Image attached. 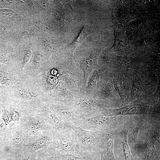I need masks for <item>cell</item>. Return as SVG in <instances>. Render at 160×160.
I'll list each match as a JSON object with an SVG mask.
<instances>
[{
	"label": "cell",
	"mask_w": 160,
	"mask_h": 160,
	"mask_svg": "<svg viewBox=\"0 0 160 160\" xmlns=\"http://www.w3.org/2000/svg\"><path fill=\"white\" fill-rule=\"evenodd\" d=\"M113 136L107 134L100 143L98 148L101 156L100 160H116L113 147Z\"/></svg>",
	"instance_id": "cell-12"
},
{
	"label": "cell",
	"mask_w": 160,
	"mask_h": 160,
	"mask_svg": "<svg viewBox=\"0 0 160 160\" xmlns=\"http://www.w3.org/2000/svg\"><path fill=\"white\" fill-rule=\"evenodd\" d=\"M129 129V128L124 130L120 133L122 135L123 140L122 141V148L124 153L125 160H133L132 156L127 141V136Z\"/></svg>",
	"instance_id": "cell-14"
},
{
	"label": "cell",
	"mask_w": 160,
	"mask_h": 160,
	"mask_svg": "<svg viewBox=\"0 0 160 160\" xmlns=\"http://www.w3.org/2000/svg\"><path fill=\"white\" fill-rule=\"evenodd\" d=\"M28 135L23 127L17 130L13 137V144L15 146L19 147L25 144L27 139Z\"/></svg>",
	"instance_id": "cell-15"
},
{
	"label": "cell",
	"mask_w": 160,
	"mask_h": 160,
	"mask_svg": "<svg viewBox=\"0 0 160 160\" xmlns=\"http://www.w3.org/2000/svg\"><path fill=\"white\" fill-rule=\"evenodd\" d=\"M6 92L10 101L21 109L33 111L47 100L36 83L29 78L20 77Z\"/></svg>",
	"instance_id": "cell-1"
},
{
	"label": "cell",
	"mask_w": 160,
	"mask_h": 160,
	"mask_svg": "<svg viewBox=\"0 0 160 160\" xmlns=\"http://www.w3.org/2000/svg\"><path fill=\"white\" fill-rule=\"evenodd\" d=\"M76 126L87 130L100 131L113 136L129 128L122 116H107L102 115L92 117H81Z\"/></svg>",
	"instance_id": "cell-2"
},
{
	"label": "cell",
	"mask_w": 160,
	"mask_h": 160,
	"mask_svg": "<svg viewBox=\"0 0 160 160\" xmlns=\"http://www.w3.org/2000/svg\"><path fill=\"white\" fill-rule=\"evenodd\" d=\"M3 113L2 119L4 120L6 125L12 121L10 114L8 111L4 108H2Z\"/></svg>",
	"instance_id": "cell-22"
},
{
	"label": "cell",
	"mask_w": 160,
	"mask_h": 160,
	"mask_svg": "<svg viewBox=\"0 0 160 160\" xmlns=\"http://www.w3.org/2000/svg\"><path fill=\"white\" fill-rule=\"evenodd\" d=\"M20 77V75L16 69L0 65V87L5 91L12 87Z\"/></svg>",
	"instance_id": "cell-10"
},
{
	"label": "cell",
	"mask_w": 160,
	"mask_h": 160,
	"mask_svg": "<svg viewBox=\"0 0 160 160\" xmlns=\"http://www.w3.org/2000/svg\"><path fill=\"white\" fill-rule=\"evenodd\" d=\"M89 154H84L82 156L78 157L69 153H60V159L63 160H90Z\"/></svg>",
	"instance_id": "cell-18"
},
{
	"label": "cell",
	"mask_w": 160,
	"mask_h": 160,
	"mask_svg": "<svg viewBox=\"0 0 160 160\" xmlns=\"http://www.w3.org/2000/svg\"><path fill=\"white\" fill-rule=\"evenodd\" d=\"M144 123L143 120L139 121L129 135L127 134V141L129 146L132 145L136 143L139 132Z\"/></svg>",
	"instance_id": "cell-16"
},
{
	"label": "cell",
	"mask_w": 160,
	"mask_h": 160,
	"mask_svg": "<svg viewBox=\"0 0 160 160\" xmlns=\"http://www.w3.org/2000/svg\"><path fill=\"white\" fill-rule=\"evenodd\" d=\"M103 111L101 114L107 116L145 114V105L143 103H131L118 108L107 109Z\"/></svg>",
	"instance_id": "cell-9"
},
{
	"label": "cell",
	"mask_w": 160,
	"mask_h": 160,
	"mask_svg": "<svg viewBox=\"0 0 160 160\" xmlns=\"http://www.w3.org/2000/svg\"><path fill=\"white\" fill-rule=\"evenodd\" d=\"M156 141L147 130L140 137L136 143L132 145L135 153L142 160H149L155 154Z\"/></svg>",
	"instance_id": "cell-5"
},
{
	"label": "cell",
	"mask_w": 160,
	"mask_h": 160,
	"mask_svg": "<svg viewBox=\"0 0 160 160\" xmlns=\"http://www.w3.org/2000/svg\"><path fill=\"white\" fill-rule=\"evenodd\" d=\"M68 123V126L64 129L51 131L52 143L60 153H69L82 156L84 154L76 146L75 133Z\"/></svg>",
	"instance_id": "cell-4"
},
{
	"label": "cell",
	"mask_w": 160,
	"mask_h": 160,
	"mask_svg": "<svg viewBox=\"0 0 160 160\" xmlns=\"http://www.w3.org/2000/svg\"><path fill=\"white\" fill-rule=\"evenodd\" d=\"M114 88L120 96H121L123 94L122 89L121 83L119 81H116L114 82Z\"/></svg>",
	"instance_id": "cell-23"
},
{
	"label": "cell",
	"mask_w": 160,
	"mask_h": 160,
	"mask_svg": "<svg viewBox=\"0 0 160 160\" xmlns=\"http://www.w3.org/2000/svg\"><path fill=\"white\" fill-rule=\"evenodd\" d=\"M143 88L141 83L138 81H132V85L130 93L131 96L133 98L138 97L142 92Z\"/></svg>",
	"instance_id": "cell-19"
},
{
	"label": "cell",
	"mask_w": 160,
	"mask_h": 160,
	"mask_svg": "<svg viewBox=\"0 0 160 160\" xmlns=\"http://www.w3.org/2000/svg\"><path fill=\"white\" fill-rule=\"evenodd\" d=\"M156 153V152L154 156L149 160H160L159 156L158 155H157Z\"/></svg>",
	"instance_id": "cell-24"
},
{
	"label": "cell",
	"mask_w": 160,
	"mask_h": 160,
	"mask_svg": "<svg viewBox=\"0 0 160 160\" xmlns=\"http://www.w3.org/2000/svg\"><path fill=\"white\" fill-rule=\"evenodd\" d=\"M68 123L76 136V145L85 154L97 149L107 133L100 131H92L83 129Z\"/></svg>",
	"instance_id": "cell-3"
},
{
	"label": "cell",
	"mask_w": 160,
	"mask_h": 160,
	"mask_svg": "<svg viewBox=\"0 0 160 160\" xmlns=\"http://www.w3.org/2000/svg\"><path fill=\"white\" fill-rule=\"evenodd\" d=\"M33 111L46 122L50 124L53 130L64 129L68 126V123L65 122L59 119L44 103H41Z\"/></svg>",
	"instance_id": "cell-8"
},
{
	"label": "cell",
	"mask_w": 160,
	"mask_h": 160,
	"mask_svg": "<svg viewBox=\"0 0 160 160\" xmlns=\"http://www.w3.org/2000/svg\"><path fill=\"white\" fill-rule=\"evenodd\" d=\"M50 110L59 119L76 126L81 117L77 116L68 107L56 102L47 100L44 102Z\"/></svg>",
	"instance_id": "cell-6"
},
{
	"label": "cell",
	"mask_w": 160,
	"mask_h": 160,
	"mask_svg": "<svg viewBox=\"0 0 160 160\" xmlns=\"http://www.w3.org/2000/svg\"><path fill=\"white\" fill-rule=\"evenodd\" d=\"M52 143L51 132L41 136L36 140L24 144L20 153L23 160H28L33 153L49 146Z\"/></svg>",
	"instance_id": "cell-7"
},
{
	"label": "cell",
	"mask_w": 160,
	"mask_h": 160,
	"mask_svg": "<svg viewBox=\"0 0 160 160\" xmlns=\"http://www.w3.org/2000/svg\"><path fill=\"white\" fill-rule=\"evenodd\" d=\"M32 35V33L31 32L27 30L22 32L18 36L17 40V44L22 43L25 39L30 38Z\"/></svg>",
	"instance_id": "cell-20"
},
{
	"label": "cell",
	"mask_w": 160,
	"mask_h": 160,
	"mask_svg": "<svg viewBox=\"0 0 160 160\" xmlns=\"http://www.w3.org/2000/svg\"><path fill=\"white\" fill-rule=\"evenodd\" d=\"M146 125L147 130L153 136L155 140L160 144V127L154 122H147Z\"/></svg>",
	"instance_id": "cell-17"
},
{
	"label": "cell",
	"mask_w": 160,
	"mask_h": 160,
	"mask_svg": "<svg viewBox=\"0 0 160 160\" xmlns=\"http://www.w3.org/2000/svg\"><path fill=\"white\" fill-rule=\"evenodd\" d=\"M28 120L23 127L28 135H33L47 129V122L40 116L34 112Z\"/></svg>",
	"instance_id": "cell-11"
},
{
	"label": "cell",
	"mask_w": 160,
	"mask_h": 160,
	"mask_svg": "<svg viewBox=\"0 0 160 160\" xmlns=\"http://www.w3.org/2000/svg\"><path fill=\"white\" fill-rule=\"evenodd\" d=\"M9 112L11 115L12 121H18L21 117L20 113L13 108L11 107L10 108Z\"/></svg>",
	"instance_id": "cell-21"
},
{
	"label": "cell",
	"mask_w": 160,
	"mask_h": 160,
	"mask_svg": "<svg viewBox=\"0 0 160 160\" xmlns=\"http://www.w3.org/2000/svg\"><path fill=\"white\" fill-rule=\"evenodd\" d=\"M60 153L52 143L47 149L39 155L38 160H60Z\"/></svg>",
	"instance_id": "cell-13"
}]
</instances>
